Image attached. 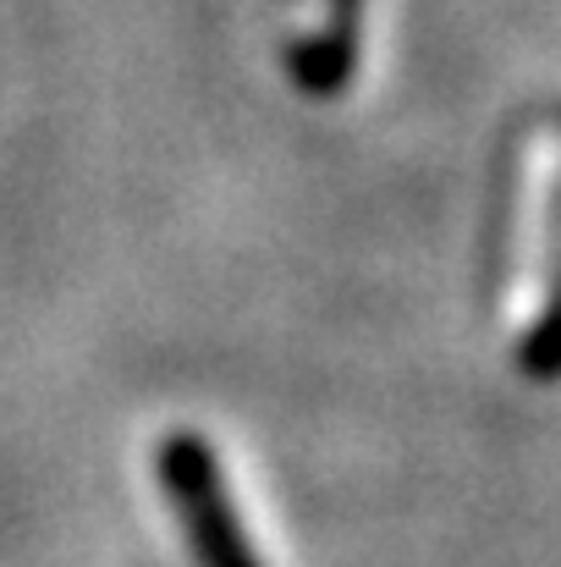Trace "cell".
<instances>
[{"label": "cell", "mask_w": 561, "mask_h": 567, "mask_svg": "<svg viewBox=\"0 0 561 567\" xmlns=\"http://www.w3.org/2000/svg\"><path fill=\"white\" fill-rule=\"evenodd\" d=\"M160 485H166V496H172V507L183 518L198 567H259L237 513H231L220 463H215V452L198 435L177 430V435L160 441Z\"/></svg>", "instance_id": "6da1fadb"}, {"label": "cell", "mask_w": 561, "mask_h": 567, "mask_svg": "<svg viewBox=\"0 0 561 567\" xmlns=\"http://www.w3.org/2000/svg\"><path fill=\"white\" fill-rule=\"evenodd\" d=\"M292 72L309 94H342L353 72V0H314V17H298Z\"/></svg>", "instance_id": "7a4b0ae2"}, {"label": "cell", "mask_w": 561, "mask_h": 567, "mask_svg": "<svg viewBox=\"0 0 561 567\" xmlns=\"http://www.w3.org/2000/svg\"><path fill=\"white\" fill-rule=\"evenodd\" d=\"M518 364H523V375H534V380H557L561 375V281H557V292L546 298L540 320L529 326Z\"/></svg>", "instance_id": "3957f363"}]
</instances>
